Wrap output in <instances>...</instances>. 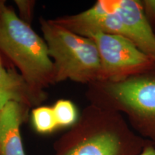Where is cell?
Segmentation results:
<instances>
[{
  "instance_id": "obj_1",
  "label": "cell",
  "mask_w": 155,
  "mask_h": 155,
  "mask_svg": "<svg viewBox=\"0 0 155 155\" xmlns=\"http://www.w3.org/2000/svg\"><path fill=\"white\" fill-rule=\"evenodd\" d=\"M75 125L61 155H137L150 143L122 114L94 104Z\"/></svg>"
},
{
  "instance_id": "obj_2",
  "label": "cell",
  "mask_w": 155,
  "mask_h": 155,
  "mask_svg": "<svg viewBox=\"0 0 155 155\" xmlns=\"http://www.w3.org/2000/svg\"><path fill=\"white\" fill-rule=\"evenodd\" d=\"M90 85L94 105L122 114L137 134L155 147V71Z\"/></svg>"
},
{
  "instance_id": "obj_3",
  "label": "cell",
  "mask_w": 155,
  "mask_h": 155,
  "mask_svg": "<svg viewBox=\"0 0 155 155\" xmlns=\"http://www.w3.org/2000/svg\"><path fill=\"white\" fill-rule=\"evenodd\" d=\"M0 51L18 68L33 91L54 83L53 63L45 42L4 5L0 10Z\"/></svg>"
},
{
  "instance_id": "obj_4",
  "label": "cell",
  "mask_w": 155,
  "mask_h": 155,
  "mask_svg": "<svg viewBox=\"0 0 155 155\" xmlns=\"http://www.w3.org/2000/svg\"><path fill=\"white\" fill-rule=\"evenodd\" d=\"M48 53L53 59L54 83L71 80L91 84L101 81V68L96 44L54 20L41 22Z\"/></svg>"
},
{
  "instance_id": "obj_5",
  "label": "cell",
  "mask_w": 155,
  "mask_h": 155,
  "mask_svg": "<svg viewBox=\"0 0 155 155\" xmlns=\"http://www.w3.org/2000/svg\"><path fill=\"white\" fill-rule=\"evenodd\" d=\"M84 37L93 40L98 49L101 81H119L155 71V62L129 39L99 32Z\"/></svg>"
},
{
  "instance_id": "obj_6",
  "label": "cell",
  "mask_w": 155,
  "mask_h": 155,
  "mask_svg": "<svg viewBox=\"0 0 155 155\" xmlns=\"http://www.w3.org/2000/svg\"><path fill=\"white\" fill-rule=\"evenodd\" d=\"M104 5L119 15L126 38L155 62V31L141 0H103Z\"/></svg>"
},
{
  "instance_id": "obj_7",
  "label": "cell",
  "mask_w": 155,
  "mask_h": 155,
  "mask_svg": "<svg viewBox=\"0 0 155 155\" xmlns=\"http://www.w3.org/2000/svg\"><path fill=\"white\" fill-rule=\"evenodd\" d=\"M22 105L11 101L0 111V155H25L20 135Z\"/></svg>"
},
{
  "instance_id": "obj_8",
  "label": "cell",
  "mask_w": 155,
  "mask_h": 155,
  "mask_svg": "<svg viewBox=\"0 0 155 155\" xmlns=\"http://www.w3.org/2000/svg\"><path fill=\"white\" fill-rule=\"evenodd\" d=\"M34 91L29 86L22 75L7 71L0 57V111L11 101L22 105L34 101Z\"/></svg>"
},
{
  "instance_id": "obj_9",
  "label": "cell",
  "mask_w": 155,
  "mask_h": 155,
  "mask_svg": "<svg viewBox=\"0 0 155 155\" xmlns=\"http://www.w3.org/2000/svg\"><path fill=\"white\" fill-rule=\"evenodd\" d=\"M52 108L58 128L71 127L78 120L77 108L71 101L59 100Z\"/></svg>"
},
{
  "instance_id": "obj_10",
  "label": "cell",
  "mask_w": 155,
  "mask_h": 155,
  "mask_svg": "<svg viewBox=\"0 0 155 155\" xmlns=\"http://www.w3.org/2000/svg\"><path fill=\"white\" fill-rule=\"evenodd\" d=\"M32 119L35 129L40 133H50L58 128L52 107L42 106L34 109Z\"/></svg>"
},
{
  "instance_id": "obj_11",
  "label": "cell",
  "mask_w": 155,
  "mask_h": 155,
  "mask_svg": "<svg viewBox=\"0 0 155 155\" xmlns=\"http://www.w3.org/2000/svg\"><path fill=\"white\" fill-rule=\"evenodd\" d=\"M147 17L150 22L155 21V0H141Z\"/></svg>"
},
{
  "instance_id": "obj_12",
  "label": "cell",
  "mask_w": 155,
  "mask_h": 155,
  "mask_svg": "<svg viewBox=\"0 0 155 155\" xmlns=\"http://www.w3.org/2000/svg\"><path fill=\"white\" fill-rule=\"evenodd\" d=\"M16 4L18 5L19 10L21 13L24 15V16L28 18V16L30 15V9L32 7H30L31 3L28 1H17Z\"/></svg>"
},
{
  "instance_id": "obj_13",
  "label": "cell",
  "mask_w": 155,
  "mask_h": 155,
  "mask_svg": "<svg viewBox=\"0 0 155 155\" xmlns=\"http://www.w3.org/2000/svg\"><path fill=\"white\" fill-rule=\"evenodd\" d=\"M137 155H155V147L152 143H149Z\"/></svg>"
},
{
  "instance_id": "obj_14",
  "label": "cell",
  "mask_w": 155,
  "mask_h": 155,
  "mask_svg": "<svg viewBox=\"0 0 155 155\" xmlns=\"http://www.w3.org/2000/svg\"><path fill=\"white\" fill-rule=\"evenodd\" d=\"M152 26H153V28H154V31H155V21H154V22H153L152 23Z\"/></svg>"
},
{
  "instance_id": "obj_15",
  "label": "cell",
  "mask_w": 155,
  "mask_h": 155,
  "mask_svg": "<svg viewBox=\"0 0 155 155\" xmlns=\"http://www.w3.org/2000/svg\"><path fill=\"white\" fill-rule=\"evenodd\" d=\"M3 4H2V3H0V10H1V9H2V7H3Z\"/></svg>"
}]
</instances>
